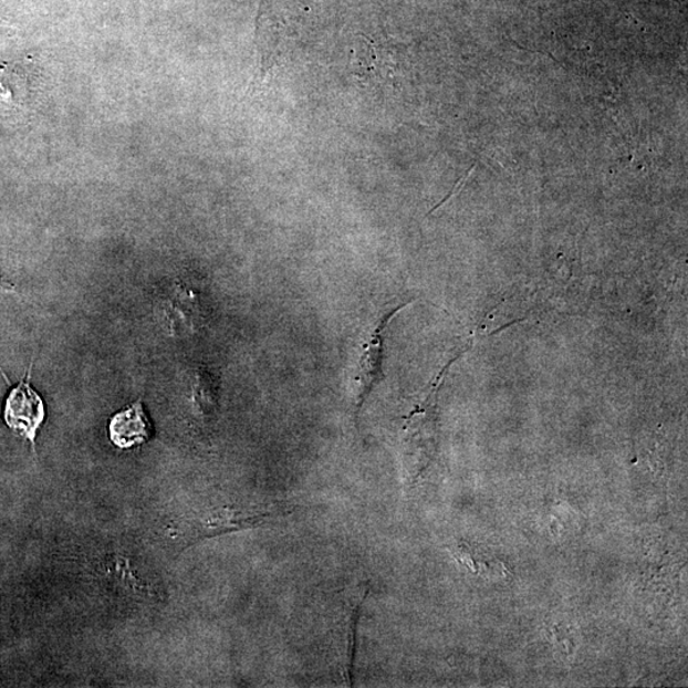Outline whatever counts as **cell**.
Here are the masks:
<instances>
[{
	"instance_id": "3957f363",
	"label": "cell",
	"mask_w": 688,
	"mask_h": 688,
	"mask_svg": "<svg viewBox=\"0 0 688 688\" xmlns=\"http://www.w3.org/2000/svg\"><path fill=\"white\" fill-rule=\"evenodd\" d=\"M108 434L115 447L121 449H132L148 441L153 435V425L142 402L137 400L129 408L116 414L108 426Z\"/></svg>"
},
{
	"instance_id": "7a4b0ae2",
	"label": "cell",
	"mask_w": 688,
	"mask_h": 688,
	"mask_svg": "<svg viewBox=\"0 0 688 688\" xmlns=\"http://www.w3.org/2000/svg\"><path fill=\"white\" fill-rule=\"evenodd\" d=\"M406 306H400L384 316L379 323H376L374 330L368 333L366 340L361 347L357 366L355 371V406L357 414L364 407L368 394L372 393L377 381L383 375L382 361L384 348V333L387 331L389 323L394 316Z\"/></svg>"
},
{
	"instance_id": "277c9868",
	"label": "cell",
	"mask_w": 688,
	"mask_h": 688,
	"mask_svg": "<svg viewBox=\"0 0 688 688\" xmlns=\"http://www.w3.org/2000/svg\"><path fill=\"white\" fill-rule=\"evenodd\" d=\"M164 317L174 334L195 331L197 302L191 292L178 288L166 299Z\"/></svg>"
},
{
	"instance_id": "6da1fadb",
	"label": "cell",
	"mask_w": 688,
	"mask_h": 688,
	"mask_svg": "<svg viewBox=\"0 0 688 688\" xmlns=\"http://www.w3.org/2000/svg\"><path fill=\"white\" fill-rule=\"evenodd\" d=\"M45 417L44 400L32 389L29 373L28 381H22L8 394L3 410L4 423L35 448L37 435Z\"/></svg>"
},
{
	"instance_id": "8992f818",
	"label": "cell",
	"mask_w": 688,
	"mask_h": 688,
	"mask_svg": "<svg viewBox=\"0 0 688 688\" xmlns=\"http://www.w3.org/2000/svg\"><path fill=\"white\" fill-rule=\"evenodd\" d=\"M24 83L14 70L0 69V103H17L23 91Z\"/></svg>"
},
{
	"instance_id": "5b68a950",
	"label": "cell",
	"mask_w": 688,
	"mask_h": 688,
	"mask_svg": "<svg viewBox=\"0 0 688 688\" xmlns=\"http://www.w3.org/2000/svg\"><path fill=\"white\" fill-rule=\"evenodd\" d=\"M192 402L199 413L204 416H211L217 408L218 385L211 373L199 371L196 373L192 383Z\"/></svg>"
}]
</instances>
